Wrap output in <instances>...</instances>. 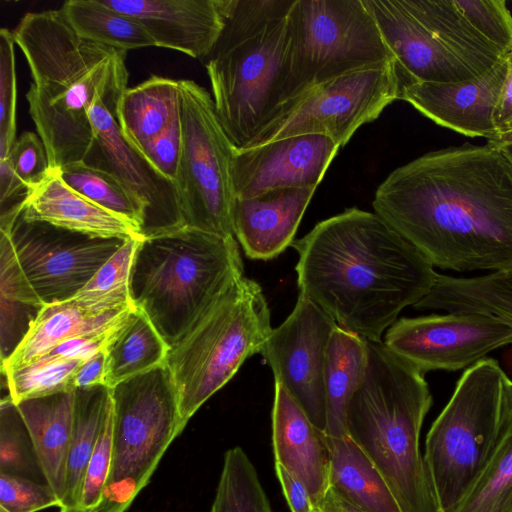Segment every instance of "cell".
I'll list each match as a JSON object with an SVG mask.
<instances>
[{
    "label": "cell",
    "mask_w": 512,
    "mask_h": 512,
    "mask_svg": "<svg viewBox=\"0 0 512 512\" xmlns=\"http://www.w3.org/2000/svg\"><path fill=\"white\" fill-rule=\"evenodd\" d=\"M210 512H272L257 471L240 447L224 455Z\"/></svg>",
    "instance_id": "d590c367"
},
{
    "label": "cell",
    "mask_w": 512,
    "mask_h": 512,
    "mask_svg": "<svg viewBox=\"0 0 512 512\" xmlns=\"http://www.w3.org/2000/svg\"><path fill=\"white\" fill-rule=\"evenodd\" d=\"M275 472L291 512H314V505L304 483L282 465Z\"/></svg>",
    "instance_id": "c3c4849f"
},
{
    "label": "cell",
    "mask_w": 512,
    "mask_h": 512,
    "mask_svg": "<svg viewBox=\"0 0 512 512\" xmlns=\"http://www.w3.org/2000/svg\"><path fill=\"white\" fill-rule=\"evenodd\" d=\"M404 7L443 45L481 75L504 54L482 37L457 9L454 0H401Z\"/></svg>",
    "instance_id": "f546056e"
},
{
    "label": "cell",
    "mask_w": 512,
    "mask_h": 512,
    "mask_svg": "<svg viewBox=\"0 0 512 512\" xmlns=\"http://www.w3.org/2000/svg\"><path fill=\"white\" fill-rule=\"evenodd\" d=\"M505 75L503 57L488 71L469 80L401 84L399 99L437 125L467 137L491 140L498 136L493 112Z\"/></svg>",
    "instance_id": "ac0fdd59"
},
{
    "label": "cell",
    "mask_w": 512,
    "mask_h": 512,
    "mask_svg": "<svg viewBox=\"0 0 512 512\" xmlns=\"http://www.w3.org/2000/svg\"><path fill=\"white\" fill-rule=\"evenodd\" d=\"M134 306L131 298L107 297L46 304L13 354L1 363V371L24 366L57 344L77 336L98 334L119 325Z\"/></svg>",
    "instance_id": "44dd1931"
},
{
    "label": "cell",
    "mask_w": 512,
    "mask_h": 512,
    "mask_svg": "<svg viewBox=\"0 0 512 512\" xmlns=\"http://www.w3.org/2000/svg\"><path fill=\"white\" fill-rule=\"evenodd\" d=\"M83 360L40 357L29 364L2 372L9 396L18 402L74 391V378Z\"/></svg>",
    "instance_id": "74e56055"
},
{
    "label": "cell",
    "mask_w": 512,
    "mask_h": 512,
    "mask_svg": "<svg viewBox=\"0 0 512 512\" xmlns=\"http://www.w3.org/2000/svg\"><path fill=\"white\" fill-rule=\"evenodd\" d=\"M138 239H128L74 296L95 300L107 297H130L129 280Z\"/></svg>",
    "instance_id": "b9f144b4"
},
{
    "label": "cell",
    "mask_w": 512,
    "mask_h": 512,
    "mask_svg": "<svg viewBox=\"0 0 512 512\" xmlns=\"http://www.w3.org/2000/svg\"><path fill=\"white\" fill-rule=\"evenodd\" d=\"M289 30L283 108L277 120L316 86L395 60L363 0H295Z\"/></svg>",
    "instance_id": "9c48e42d"
},
{
    "label": "cell",
    "mask_w": 512,
    "mask_h": 512,
    "mask_svg": "<svg viewBox=\"0 0 512 512\" xmlns=\"http://www.w3.org/2000/svg\"><path fill=\"white\" fill-rule=\"evenodd\" d=\"M272 329L261 286L243 275L169 348L165 364L176 387L182 430L247 358L261 352Z\"/></svg>",
    "instance_id": "ba28073f"
},
{
    "label": "cell",
    "mask_w": 512,
    "mask_h": 512,
    "mask_svg": "<svg viewBox=\"0 0 512 512\" xmlns=\"http://www.w3.org/2000/svg\"><path fill=\"white\" fill-rule=\"evenodd\" d=\"M13 31L0 30V159L8 156L16 141V68Z\"/></svg>",
    "instance_id": "ab89813d"
},
{
    "label": "cell",
    "mask_w": 512,
    "mask_h": 512,
    "mask_svg": "<svg viewBox=\"0 0 512 512\" xmlns=\"http://www.w3.org/2000/svg\"><path fill=\"white\" fill-rule=\"evenodd\" d=\"M9 235L18 263L46 304L74 297L128 239L77 232L20 215Z\"/></svg>",
    "instance_id": "4fadbf2b"
},
{
    "label": "cell",
    "mask_w": 512,
    "mask_h": 512,
    "mask_svg": "<svg viewBox=\"0 0 512 512\" xmlns=\"http://www.w3.org/2000/svg\"><path fill=\"white\" fill-rule=\"evenodd\" d=\"M316 188H284L235 198L233 233L246 257L271 260L291 246Z\"/></svg>",
    "instance_id": "7402d4cb"
},
{
    "label": "cell",
    "mask_w": 512,
    "mask_h": 512,
    "mask_svg": "<svg viewBox=\"0 0 512 512\" xmlns=\"http://www.w3.org/2000/svg\"><path fill=\"white\" fill-rule=\"evenodd\" d=\"M291 246L300 293L372 342L429 293L437 275L384 219L356 207L320 221Z\"/></svg>",
    "instance_id": "7a4b0ae2"
},
{
    "label": "cell",
    "mask_w": 512,
    "mask_h": 512,
    "mask_svg": "<svg viewBox=\"0 0 512 512\" xmlns=\"http://www.w3.org/2000/svg\"><path fill=\"white\" fill-rule=\"evenodd\" d=\"M392 53L401 84L459 82L479 76L443 45L401 0H363Z\"/></svg>",
    "instance_id": "d6986e66"
},
{
    "label": "cell",
    "mask_w": 512,
    "mask_h": 512,
    "mask_svg": "<svg viewBox=\"0 0 512 512\" xmlns=\"http://www.w3.org/2000/svg\"><path fill=\"white\" fill-rule=\"evenodd\" d=\"M112 460L100 504L89 512H125L183 431L176 387L166 364L110 389Z\"/></svg>",
    "instance_id": "30bf717a"
},
{
    "label": "cell",
    "mask_w": 512,
    "mask_h": 512,
    "mask_svg": "<svg viewBox=\"0 0 512 512\" xmlns=\"http://www.w3.org/2000/svg\"><path fill=\"white\" fill-rule=\"evenodd\" d=\"M61 179L80 195L124 218L139 231L144 207L116 177L85 163L77 162L57 170Z\"/></svg>",
    "instance_id": "e575fe53"
},
{
    "label": "cell",
    "mask_w": 512,
    "mask_h": 512,
    "mask_svg": "<svg viewBox=\"0 0 512 512\" xmlns=\"http://www.w3.org/2000/svg\"><path fill=\"white\" fill-rule=\"evenodd\" d=\"M295 0H227L225 25L204 64L216 114L237 149L281 115Z\"/></svg>",
    "instance_id": "277c9868"
},
{
    "label": "cell",
    "mask_w": 512,
    "mask_h": 512,
    "mask_svg": "<svg viewBox=\"0 0 512 512\" xmlns=\"http://www.w3.org/2000/svg\"><path fill=\"white\" fill-rule=\"evenodd\" d=\"M14 173L33 190L50 174L46 147L36 133L26 131L14 142L7 156Z\"/></svg>",
    "instance_id": "f6af8a7d"
},
{
    "label": "cell",
    "mask_w": 512,
    "mask_h": 512,
    "mask_svg": "<svg viewBox=\"0 0 512 512\" xmlns=\"http://www.w3.org/2000/svg\"><path fill=\"white\" fill-rule=\"evenodd\" d=\"M182 152L181 121L155 138L141 153L164 177L175 182Z\"/></svg>",
    "instance_id": "7dc6e473"
},
{
    "label": "cell",
    "mask_w": 512,
    "mask_h": 512,
    "mask_svg": "<svg viewBox=\"0 0 512 512\" xmlns=\"http://www.w3.org/2000/svg\"><path fill=\"white\" fill-rule=\"evenodd\" d=\"M314 512H366L343 498L329 487L323 498L314 505Z\"/></svg>",
    "instance_id": "816d5d0a"
},
{
    "label": "cell",
    "mask_w": 512,
    "mask_h": 512,
    "mask_svg": "<svg viewBox=\"0 0 512 512\" xmlns=\"http://www.w3.org/2000/svg\"><path fill=\"white\" fill-rule=\"evenodd\" d=\"M272 446L275 463L297 476L313 505L329 488L330 456L327 435L318 429L284 386L274 380Z\"/></svg>",
    "instance_id": "603a6c76"
},
{
    "label": "cell",
    "mask_w": 512,
    "mask_h": 512,
    "mask_svg": "<svg viewBox=\"0 0 512 512\" xmlns=\"http://www.w3.org/2000/svg\"><path fill=\"white\" fill-rule=\"evenodd\" d=\"M368 365L346 411L348 436L384 478L402 512H438L420 432L432 405L424 374L381 342L367 340Z\"/></svg>",
    "instance_id": "5b68a950"
},
{
    "label": "cell",
    "mask_w": 512,
    "mask_h": 512,
    "mask_svg": "<svg viewBox=\"0 0 512 512\" xmlns=\"http://www.w3.org/2000/svg\"><path fill=\"white\" fill-rule=\"evenodd\" d=\"M13 34L31 72L26 99L51 170L83 161L94 101L102 98L115 114L128 88L127 51L81 38L59 9L26 13Z\"/></svg>",
    "instance_id": "3957f363"
},
{
    "label": "cell",
    "mask_w": 512,
    "mask_h": 512,
    "mask_svg": "<svg viewBox=\"0 0 512 512\" xmlns=\"http://www.w3.org/2000/svg\"><path fill=\"white\" fill-rule=\"evenodd\" d=\"M94 137L83 163L116 177L144 207L141 239L185 225L175 182L160 174L122 135L115 114L102 98L89 110Z\"/></svg>",
    "instance_id": "2e32d148"
},
{
    "label": "cell",
    "mask_w": 512,
    "mask_h": 512,
    "mask_svg": "<svg viewBox=\"0 0 512 512\" xmlns=\"http://www.w3.org/2000/svg\"><path fill=\"white\" fill-rule=\"evenodd\" d=\"M512 412V380L484 358L459 378L426 436L424 462L438 512H454L492 457Z\"/></svg>",
    "instance_id": "52a82bcc"
},
{
    "label": "cell",
    "mask_w": 512,
    "mask_h": 512,
    "mask_svg": "<svg viewBox=\"0 0 512 512\" xmlns=\"http://www.w3.org/2000/svg\"><path fill=\"white\" fill-rule=\"evenodd\" d=\"M368 365L367 340L337 325L328 342L324 369L328 437L344 438L350 399Z\"/></svg>",
    "instance_id": "83f0119b"
},
{
    "label": "cell",
    "mask_w": 512,
    "mask_h": 512,
    "mask_svg": "<svg viewBox=\"0 0 512 512\" xmlns=\"http://www.w3.org/2000/svg\"><path fill=\"white\" fill-rule=\"evenodd\" d=\"M59 11L83 39L124 51L155 46L139 21L108 7L102 0H69Z\"/></svg>",
    "instance_id": "836d02e7"
},
{
    "label": "cell",
    "mask_w": 512,
    "mask_h": 512,
    "mask_svg": "<svg viewBox=\"0 0 512 512\" xmlns=\"http://www.w3.org/2000/svg\"><path fill=\"white\" fill-rule=\"evenodd\" d=\"M180 81L152 75L127 88L115 117L123 137L140 153L169 127L181 121Z\"/></svg>",
    "instance_id": "484cf974"
},
{
    "label": "cell",
    "mask_w": 512,
    "mask_h": 512,
    "mask_svg": "<svg viewBox=\"0 0 512 512\" xmlns=\"http://www.w3.org/2000/svg\"><path fill=\"white\" fill-rule=\"evenodd\" d=\"M400 87L395 60L331 79L305 94L247 148L297 135L326 136L343 147L399 99Z\"/></svg>",
    "instance_id": "7c38bea8"
},
{
    "label": "cell",
    "mask_w": 512,
    "mask_h": 512,
    "mask_svg": "<svg viewBox=\"0 0 512 512\" xmlns=\"http://www.w3.org/2000/svg\"><path fill=\"white\" fill-rule=\"evenodd\" d=\"M16 405L30 434L45 481L62 502L74 422L75 390L25 399Z\"/></svg>",
    "instance_id": "d4e9b609"
},
{
    "label": "cell",
    "mask_w": 512,
    "mask_h": 512,
    "mask_svg": "<svg viewBox=\"0 0 512 512\" xmlns=\"http://www.w3.org/2000/svg\"><path fill=\"white\" fill-rule=\"evenodd\" d=\"M470 25L504 55L512 49V15L505 0H454Z\"/></svg>",
    "instance_id": "60d3db41"
},
{
    "label": "cell",
    "mask_w": 512,
    "mask_h": 512,
    "mask_svg": "<svg viewBox=\"0 0 512 512\" xmlns=\"http://www.w3.org/2000/svg\"><path fill=\"white\" fill-rule=\"evenodd\" d=\"M105 385L145 373L165 363L169 346L138 308L130 312L106 347Z\"/></svg>",
    "instance_id": "1f68e13d"
},
{
    "label": "cell",
    "mask_w": 512,
    "mask_h": 512,
    "mask_svg": "<svg viewBox=\"0 0 512 512\" xmlns=\"http://www.w3.org/2000/svg\"><path fill=\"white\" fill-rule=\"evenodd\" d=\"M33 189L13 171L8 158L0 159V231H8Z\"/></svg>",
    "instance_id": "bcb514c9"
},
{
    "label": "cell",
    "mask_w": 512,
    "mask_h": 512,
    "mask_svg": "<svg viewBox=\"0 0 512 512\" xmlns=\"http://www.w3.org/2000/svg\"><path fill=\"white\" fill-rule=\"evenodd\" d=\"M61 501L46 482L0 473V512H37Z\"/></svg>",
    "instance_id": "ee69618b"
},
{
    "label": "cell",
    "mask_w": 512,
    "mask_h": 512,
    "mask_svg": "<svg viewBox=\"0 0 512 512\" xmlns=\"http://www.w3.org/2000/svg\"><path fill=\"white\" fill-rule=\"evenodd\" d=\"M498 150H500V152L507 158V160L512 165V144L502 146L498 148Z\"/></svg>",
    "instance_id": "db71d44e"
},
{
    "label": "cell",
    "mask_w": 512,
    "mask_h": 512,
    "mask_svg": "<svg viewBox=\"0 0 512 512\" xmlns=\"http://www.w3.org/2000/svg\"><path fill=\"white\" fill-rule=\"evenodd\" d=\"M372 204L433 267L512 269V165L488 144L430 151L396 168Z\"/></svg>",
    "instance_id": "6da1fadb"
},
{
    "label": "cell",
    "mask_w": 512,
    "mask_h": 512,
    "mask_svg": "<svg viewBox=\"0 0 512 512\" xmlns=\"http://www.w3.org/2000/svg\"><path fill=\"white\" fill-rule=\"evenodd\" d=\"M322 135H297L235 149L232 179L235 198H252L294 187H317L339 150Z\"/></svg>",
    "instance_id": "e0dca14e"
},
{
    "label": "cell",
    "mask_w": 512,
    "mask_h": 512,
    "mask_svg": "<svg viewBox=\"0 0 512 512\" xmlns=\"http://www.w3.org/2000/svg\"><path fill=\"white\" fill-rule=\"evenodd\" d=\"M0 348L1 363L7 360L27 335L45 306L26 279L10 237H0Z\"/></svg>",
    "instance_id": "4dcf8cb0"
},
{
    "label": "cell",
    "mask_w": 512,
    "mask_h": 512,
    "mask_svg": "<svg viewBox=\"0 0 512 512\" xmlns=\"http://www.w3.org/2000/svg\"><path fill=\"white\" fill-rule=\"evenodd\" d=\"M60 512H89L81 508H61Z\"/></svg>",
    "instance_id": "11a10c76"
},
{
    "label": "cell",
    "mask_w": 512,
    "mask_h": 512,
    "mask_svg": "<svg viewBox=\"0 0 512 512\" xmlns=\"http://www.w3.org/2000/svg\"><path fill=\"white\" fill-rule=\"evenodd\" d=\"M182 152L175 184L185 225L221 237L234 236L235 147L216 114L212 96L193 80H179Z\"/></svg>",
    "instance_id": "8fae6325"
},
{
    "label": "cell",
    "mask_w": 512,
    "mask_h": 512,
    "mask_svg": "<svg viewBox=\"0 0 512 512\" xmlns=\"http://www.w3.org/2000/svg\"><path fill=\"white\" fill-rule=\"evenodd\" d=\"M0 473L45 481L26 424L10 396L0 404Z\"/></svg>",
    "instance_id": "f35d334b"
},
{
    "label": "cell",
    "mask_w": 512,
    "mask_h": 512,
    "mask_svg": "<svg viewBox=\"0 0 512 512\" xmlns=\"http://www.w3.org/2000/svg\"><path fill=\"white\" fill-rule=\"evenodd\" d=\"M504 58L506 75L493 112V122L498 136L512 132V49Z\"/></svg>",
    "instance_id": "681fc988"
},
{
    "label": "cell",
    "mask_w": 512,
    "mask_h": 512,
    "mask_svg": "<svg viewBox=\"0 0 512 512\" xmlns=\"http://www.w3.org/2000/svg\"><path fill=\"white\" fill-rule=\"evenodd\" d=\"M454 512H512V412L492 457Z\"/></svg>",
    "instance_id": "8d00e7d4"
},
{
    "label": "cell",
    "mask_w": 512,
    "mask_h": 512,
    "mask_svg": "<svg viewBox=\"0 0 512 512\" xmlns=\"http://www.w3.org/2000/svg\"><path fill=\"white\" fill-rule=\"evenodd\" d=\"M105 350L82 363L74 378L75 389L105 385Z\"/></svg>",
    "instance_id": "f907efd6"
},
{
    "label": "cell",
    "mask_w": 512,
    "mask_h": 512,
    "mask_svg": "<svg viewBox=\"0 0 512 512\" xmlns=\"http://www.w3.org/2000/svg\"><path fill=\"white\" fill-rule=\"evenodd\" d=\"M413 307L483 313L512 327V269L470 278L437 273L429 293Z\"/></svg>",
    "instance_id": "4316f807"
},
{
    "label": "cell",
    "mask_w": 512,
    "mask_h": 512,
    "mask_svg": "<svg viewBox=\"0 0 512 512\" xmlns=\"http://www.w3.org/2000/svg\"><path fill=\"white\" fill-rule=\"evenodd\" d=\"M110 388L75 389L74 422L61 508H78L83 481L105 418ZM60 508V509H61Z\"/></svg>",
    "instance_id": "d6a6232c"
},
{
    "label": "cell",
    "mask_w": 512,
    "mask_h": 512,
    "mask_svg": "<svg viewBox=\"0 0 512 512\" xmlns=\"http://www.w3.org/2000/svg\"><path fill=\"white\" fill-rule=\"evenodd\" d=\"M329 487L366 512H402L370 459L349 437L327 436Z\"/></svg>",
    "instance_id": "f1b7e54d"
},
{
    "label": "cell",
    "mask_w": 512,
    "mask_h": 512,
    "mask_svg": "<svg viewBox=\"0 0 512 512\" xmlns=\"http://www.w3.org/2000/svg\"><path fill=\"white\" fill-rule=\"evenodd\" d=\"M243 275L234 236L184 226L139 241L130 297L170 348Z\"/></svg>",
    "instance_id": "8992f818"
},
{
    "label": "cell",
    "mask_w": 512,
    "mask_h": 512,
    "mask_svg": "<svg viewBox=\"0 0 512 512\" xmlns=\"http://www.w3.org/2000/svg\"><path fill=\"white\" fill-rule=\"evenodd\" d=\"M139 21L155 46L185 53L202 62L225 25L227 0H102Z\"/></svg>",
    "instance_id": "ffe728a7"
},
{
    "label": "cell",
    "mask_w": 512,
    "mask_h": 512,
    "mask_svg": "<svg viewBox=\"0 0 512 512\" xmlns=\"http://www.w3.org/2000/svg\"><path fill=\"white\" fill-rule=\"evenodd\" d=\"M21 214L86 234L142 240L133 224L71 189L57 170L32 191Z\"/></svg>",
    "instance_id": "cb8c5ba5"
},
{
    "label": "cell",
    "mask_w": 512,
    "mask_h": 512,
    "mask_svg": "<svg viewBox=\"0 0 512 512\" xmlns=\"http://www.w3.org/2000/svg\"><path fill=\"white\" fill-rule=\"evenodd\" d=\"M487 144L496 149L508 144H512V132L504 135H499L498 137L491 140H487Z\"/></svg>",
    "instance_id": "f5cc1de1"
},
{
    "label": "cell",
    "mask_w": 512,
    "mask_h": 512,
    "mask_svg": "<svg viewBox=\"0 0 512 512\" xmlns=\"http://www.w3.org/2000/svg\"><path fill=\"white\" fill-rule=\"evenodd\" d=\"M383 343L423 374L456 371L512 344V327L483 313L432 314L397 320L388 328Z\"/></svg>",
    "instance_id": "5bb4252c"
},
{
    "label": "cell",
    "mask_w": 512,
    "mask_h": 512,
    "mask_svg": "<svg viewBox=\"0 0 512 512\" xmlns=\"http://www.w3.org/2000/svg\"><path fill=\"white\" fill-rule=\"evenodd\" d=\"M112 432L113 402L110 394L100 434L86 469L78 508L93 511L101 502L111 467Z\"/></svg>",
    "instance_id": "7bdbcfd3"
},
{
    "label": "cell",
    "mask_w": 512,
    "mask_h": 512,
    "mask_svg": "<svg viewBox=\"0 0 512 512\" xmlns=\"http://www.w3.org/2000/svg\"><path fill=\"white\" fill-rule=\"evenodd\" d=\"M338 324L299 292L294 309L272 329L260 354L309 420L325 432L327 413L324 385L326 350Z\"/></svg>",
    "instance_id": "9a60e30c"
}]
</instances>
